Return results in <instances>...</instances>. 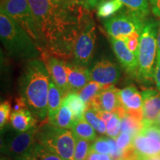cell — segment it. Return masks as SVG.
<instances>
[{
    "label": "cell",
    "instance_id": "4dcf8cb0",
    "mask_svg": "<svg viewBox=\"0 0 160 160\" xmlns=\"http://www.w3.org/2000/svg\"><path fill=\"white\" fill-rule=\"evenodd\" d=\"M28 160H62L59 156L47 150L39 143L36 147L33 154Z\"/></svg>",
    "mask_w": 160,
    "mask_h": 160
},
{
    "label": "cell",
    "instance_id": "277c9868",
    "mask_svg": "<svg viewBox=\"0 0 160 160\" xmlns=\"http://www.w3.org/2000/svg\"><path fill=\"white\" fill-rule=\"evenodd\" d=\"M158 30L159 22L153 19L146 20L140 36L137 56V78L145 84L154 81L157 59Z\"/></svg>",
    "mask_w": 160,
    "mask_h": 160
},
{
    "label": "cell",
    "instance_id": "ab89813d",
    "mask_svg": "<svg viewBox=\"0 0 160 160\" xmlns=\"http://www.w3.org/2000/svg\"><path fill=\"white\" fill-rule=\"evenodd\" d=\"M144 160H160V155L154 156V157H142Z\"/></svg>",
    "mask_w": 160,
    "mask_h": 160
},
{
    "label": "cell",
    "instance_id": "836d02e7",
    "mask_svg": "<svg viewBox=\"0 0 160 160\" xmlns=\"http://www.w3.org/2000/svg\"><path fill=\"white\" fill-rule=\"evenodd\" d=\"M11 114V106L8 101L2 102L0 105V127L1 131L7 125Z\"/></svg>",
    "mask_w": 160,
    "mask_h": 160
},
{
    "label": "cell",
    "instance_id": "74e56055",
    "mask_svg": "<svg viewBox=\"0 0 160 160\" xmlns=\"http://www.w3.org/2000/svg\"><path fill=\"white\" fill-rule=\"evenodd\" d=\"M160 62V18L159 21V30H158L157 37V63Z\"/></svg>",
    "mask_w": 160,
    "mask_h": 160
},
{
    "label": "cell",
    "instance_id": "3957f363",
    "mask_svg": "<svg viewBox=\"0 0 160 160\" xmlns=\"http://www.w3.org/2000/svg\"><path fill=\"white\" fill-rule=\"evenodd\" d=\"M0 37L10 57L15 59L30 60L42 57V52L27 31L13 19L1 11Z\"/></svg>",
    "mask_w": 160,
    "mask_h": 160
},
{
    "label": "cell",
    "instance_id": "7a4b0ae2",
    "mask_svg": "<svg viewBox=\"0 0 160 160\" xmlns=\"http://www.w3.org/2000/svg\"><path fill=\"white\" fill-rule=\"evenodd\" d=\"M51 77L43 60L27 61L19 80V97L39 122L48 118V97Z\"/></svg>",
    "mask_w": 160,
    "mask_h": 160
},
{
    "label": "cell",
    "instance_id": "f35d334b",
    "mask_svg": "<svg viewBox=\"0 0 160 160\" xmlns=\"http://www.w3.org/2000/svg\"><path fill=\"white\" fill-rule=\"evenodd\" d=\"M62 1L66 2H69V3L77 4V5H84V6H86V7H88V8H90L86 0H62Z\"/></svg>",
    "mask_w": 160,
    "mask_h": 160
},
{
    "label": "cell",
    "instance_id": "30bf717a",
    "mask_svg": "<svg viewBox=\"0 0 160 160\" xmlns=\"http://www.w3.org/2000/svg\"><path fill=\"white\" fill-rule=\"evenodd\" d=\"M91 80L103 85H113L121 77V71L117 64L108 59L96 61L89 68Z\"/></svg>",
    "mask_w": 160,
    "mask_h": 160
},
{
    "label": "cell",
    "instance_id": "60d3db41",
    "mask_svg": "<svg viewBox=\"0 0 160 160\" xmlns=\"http://www.w3.org/2000/svg\"><path fill=\"white\" fill-rule=\"evenodd\" d=\"M155 122L157 123V124H158V125H159L160 126V114L159 115V117H158V118L157 119V120H156Z\"/></svg>",
    "mask_w": 160,
    "mask_h": 160
},
{
    "label": "cell",
    "instance_id": "ac0fdd59",
    "mask_svg": "<svg viewBox=\"0 0 160 160\" xmlns=\"http://www.w3.org/2000/svg\"><path fill=\"white\" fill-rule=\"evenodd\" d=\"M37 121L28 107L12 111L10 117L11 126L18 132H25L34 128Z\"/></svg>",
    "mask_w": 160,
    "mask_h": 160
},
{
    "label": "cell",
    "instance_id": "cb8c5ba5",
    "mask_svg": "<svg viewBox=\"0 0 160 160\" xmlns=\"http://www.w3.org/2000/svg\"><path fill=\"white\" fill-rule=\"evenodd\" d=\"M122 7L123 4L120 0H105L98 5L97 16L102 19H109Z\"/></svg>",
    "mask_w": 160,
    "mask_h": 160
},
{
    "label": "cell",
    "instance_id": "8d00e7d4",
    "mask_svg": "<svg viewBox=\"0 0 160 160\" xmlns=\"http://www.w3.org/2000/svg\"><path fill=\"white\" fill-rule=\"evenodd\" d=\"M154 82L158 91L160 92V62L157 63L154 73Z\"/></svg>",
    "mask_w": 160,
    "mask_h": 160
},
{
    "label": "cell",
    "instance_id": "8fae6325",
    "mask_svg": "<svg viewBox=\"0 0 160 160\" xmlns=\"http://www.w3.org/2000/svg\"><path fill=\"white\" fill-rule=\"evenodd\" d=\"M119 99L120 106L127 114L142 122V97L136 86L128 85L119 90Z\"/></svg>",
    "mask_w": 160,
    "mask_h": 160
},
{
    "label": "cell",
    "instance_id": "83f0119b",
    "mask_svg": "<svg viewBox=\"0 0 160 160\" xmlns=\"http://www.w3.org/2000/svg\"><path fill=\"white\" fill-rule=\"evenodd\" d=\"M76 138V147L73 160H88L91 151L90 142L87 140Z\"/></svg>",
    "mask_w": 160,
    "mask_h": 160
},
{
    "label": "cell",
    "instance_id": "f1b7e54d",
    "mask_svg": "<svg viewBox=\"0 0 160 160\" xmlns=\"http://www.w3.org/2000/svg\"><path fill=\"white\" fill-rule=\"evenodd\" d=\"M121 133V118L117 113L106 122V135L116 139Z\"/></svg>",
    "mask_w": 160,
    "mask_h": 160
},
{
    "label": "cell",
    "instance_id": "44dd1931",
    "mask_svg": "<svg viewBox=\"0 0 160 160\" xmlns=\"http://www.w3.org/2000/svg\"><path fill=\"white\" fill-rule=\"evenodd\" d=\"M75 137L87 140L88 142L95 141L97 139L95 129L91 125L85 118L74 122L71 128Z\"/></svg>",
    "mask_w": 160,
    "mask_h": 160
},
{
    "label": "cell",
    "instance_id": "1f68e13d",
    "mask_svg": "<svg viewBox=\"0 0 160 160\" xmlns=\"http://www.w3.org/2000/svg\"><path fill=\"white\" fill-rule=\"evenodd\" d=\"M133 136L126 132H121L118 137L116 139L117 145L120 151L124 153L132 148Z\"/></svg>",
    "mask_w": 160,
    "mask_h": 160
},
{
    "label": "cell",
    "instance_id": "8992f818",
    "mask_svg": "<svg viewBox=\"0 0 160 160\" xmlns=\"http://www.w3.org/2000/svg\"><path fill=\"white\" fill-rule=\"evenodd\" d=\"M38 130L34 128L25 132H18L13 128L4 131L1 138L2 153L13 160H28L39 143Z\"/></svg>",
    "mask_w": 160,
    "mask_h": 160
},
{
    "label": "cell",
    "instance_id": "e0dca14e",
    "mask_svg": "<svg viewBox=\"0 0 160 160\" xmlns=\"http://www.w3.org/2000/svg\"><path fill=\"white\" fill-rule=\"evenodd\" d=\"M132 148L141 157L160 155V141L156 138L139 133L133 137Z\"/></svg>",
    "mask_w": 160,
    "mask_h": 160
},
{
    "label": "cell",
    "instance_id": "6da1fadb",
    "mask_svg": "<svg viewBox=\"0 0 160 160\" xmlns=\"http://www.w3.org/2000/svg\"><path fill=\"white\" fill-rule=\"evenodd\" d=\"M34 16L42 57L69 59L79 36L92 17L89 8L62 0H28Z\"/></svg>",
    "mask_w": 160,
    "mask_h": 160
},
{
    "label": "cell",
    "instance_id": "e575fe53",
    "mask_svg": "<svg viewBox=\"0 0 160 160\" xmlns=\"http://www.w3.org/2000/svg\"><path fill=\"white\" fill-rule=\"evenodd\" d=\"M88 160H112V157L108 154H102L94 151H90Z\"/></svg>",
    "mask_w": 160,
    "mask_h": 160
},
{
    "label": "cell",
    "instance_id": "b9f144b4",
    "mask_svg": "<svg viewBox=\"0 0 160 160\" xmlns=\"http://www.w3.org/2000/svg\"><path fill=\"white\" fill-rule=\"evenodd\" d=\"M112 160H114V159H112Z\"/></svg>",
    "mask_w": 160,
    "mask_h": 160
},
{
    "label": "cell",
    "instance_id": "d590c367",
    "mask_svg": "<svg viewBox=\"0 0 160 160\" xmlns=\"http://www.w3.org/2000/svg\"><path fill=\"white\" fill-rule=\"evenodd\" d=\"M151 9L156 17L160 18V0H148Z\"/></svg>",
    "mask_w": 160,
    "mask_h": 160
},
{
    "label": "cell",
    "instance_id": "603a6c76",
    "mask_svg": "<svg viewBox=\"0 0 160 160\" xmlns=\"http://www.w3.org/2000/svg\"><path fill=\"white\" fill-rule=\"evenodd\" d=\"M74 122L71 110L69 107L62 103L54 120L52 122L51 125L61 128L69 129L71 128Z\"/></svg>",
    "mask_w": 160,
    "mask_h": 160
},
{
    "label": "cell",
    "instance_id": "ffe728a7",
    "mask_svg": "<svg viewBox=\"0 0 160 160\" xmlns=\"http://www.w3.org/2000/svg\"><path fill=\"white\" fill-rule=\"evenodd\" d=\"M62 103L71 110L74 121L85 118V113L88 108V105L79 97L78 92L70 91L64 97Z\"/></svg>",
    "mask_w": 160,
    "mask_h": 160
},
{
    "label": "cell",
    "instance_id": "52a82bcc",
    "mask_svg": "<svg viewBox=\"0 0 160 160\" xmlns=\"http://www.w3.org/2000/svg\"><path fill=\"white\" fill-rule=\"evenodd\" d=\"M1 11L15 19L31 36L41 51V45L34 16L28 0H2Z\"/></svg>",
    "mask_w": 160,
    "mask_h": 160
},
{
    "label": "cell",
    "instance_id": "d4e9b609",
    "mask_svg": "<svg viewBox=\"0 0 160 160\" xmlns=\"http://www.w3.org/2000/svg\"><path fill=\"white\" fill-rule=\"evenodd\" d=\"M108 85H103L97 82L90 81L87 85H85L81 90L78 91L79 97L85 102L87 105H88L96 96H97L104 88Z\"/></svg>",
    "mask_w": 160,
    "mask_h": 160
},
{
    "label": "cell",
    "instance_id": "4316f807",
    "mask_svg": "<svg viewBox=\"0 0 160 160\" xmlns=\"http://www.w3.org/2000/svg\"><path fill=\"white\" fill-rule=\"evenodd\" d=\"M85 119L91 124L96 131L100 134H106V122L100 117L97 111L91 108H88L85 113Z\"/></svg>",
    "mask_w": 160,
    "mask_h": 160
},
{
    "label": "cell",
    "instance_id": "7402d4cb",
    "mask_svg": "<svg viewBox=\"0 0 160 160\" xmlns=\"http://www.w3.org/2000/svg\"><path fill=\"white\" fill-rule=\"evenodd\" d=\"M128 8V11L131 12L145 19L151 11V5L148 0H120Z\"/></svg>",
    "mask_w": 160,
    "mask_h": 160
},
{
    "label": "cell",
    "instance_id": "5b68a950",
    "mask_svg": "<svg viewBox=\"0 0 160 160\" xmlns=\"http://www.w3.org/2000/svg\"><path fill=\"white\" fill-rule=\"evenodd\" d=\"M37 140L45 148L62 160H73L76 138L71 130L45 123L38 130Z\"/></svg>",
    "mask_w": 160,
    "mask_h": 160
},
{
    "label": "cell",
    "instance_id": "f546056e",
    "mask_svg": "<svg viewBox=\"0 0 160 160\" xmlns=\"http://www.w3.org/2000/svg\"><path fill=\"white\" fill-rule=\"evenodd\" d=\"M91 151H94L102 154L111 156V144L110 137H99L91 145Z\"/></svg>",
    "mask_w": 160,
    "mask_h": 160
},
{
    "label": "cell",
    "instance_id": "d6a6232c",
    "mask_svg": "<svg viewBox=\"0 0 160 160\" xmlns=\"http://www.w3.org/2000/svg\"><path fill=\"white\" fill-rule=\"evenodd\" d=\"M141 33H132L131 35L128 36V37H125L119 39L125 42L128 49L132 53H134L137 56V57L138 56V50H139V39Z\"/></svg>",
    "mask_w": 160,
    "mask_h": 160
},
{
    "label": "cell",
    "instance_id": "2e32d148",
    "mask_svg": "<svg viewBox=\"0 0 160 160\" xmlns=\"http://www.w3.org/2000/svg\"><path fill=\"white\" fill-rule=\"evenodd\" d=\"M65 67L71 91H79L91 81L89 68L75 62H65Z\"/></svg>",
    "mask_w": 160,
    "mask_h": 160
},
{
    "label": "cell",
    "instance_id": "d6986e66",
    "mask_svg": "<svg viewBox=\"0 0 160 160\" xmlns=\"http://www.w3.org/2000/svg\"><path fill=\"white\" fill-rule=\"evenodd\" d=\"M65 95L51 79L48 97V118L45 123L51 124L62 105Z\"/></svg>",
    "mask_w": 160,
    "mask_h": 160
},
{
    "label": "cell",
    "instance_id": "484cf974",
    "mask_svg": "<svg viewBox=\"0 0 160 160\" xmlns=\"http://www.w3.org/2000/svg\"><path fill=\"white\" fill-rule=\"evenodd\" d=\"M142 128V122L126 114L121 119V132H126L134 137Z\"/></svg>",
    "mask_w": 160,
    "mask_h": 160
},
{
    "label": "cell",
    "instance_id": "4fadbf2b",
    "mask_svg": "<svg viewBox=\"0 0 160 160\" xmlns=\"http://www.w3.org/2000/svg\"><path fill=\"white\" fill-rule=\"evenodd\" d=\"M119 91L113 85H108L93 98L88 108L97 111L115 112L120 107Z\"/></svg>",
    "mask_w": 160,
    "mask_h": 160
},
{
    "label": "cell",
    "instance_id": "5bb4252c",
    "mask_svg": "<svg viewBox=\"0 0 160 160\" xmlns=\"http://www.w3.org/2000/svg\"><path fill=\"white\" fill-rule=\"evenodd\" d=\"M111 42L116 57L123 68L130 75L137 77L138 59L137 56L130 51L123 40L111 37Z\"/></svg>",
    "mask_w": 160,
    "mask_h": 160
},
{
    "label": "cell",
    "instance_id": "ba28073f",
    "mask_svg": "<svg viewBox=\"0 0 160 160\" xmlns=\"http://www.w3.org/2000/svg\"><path fill=\"white\" fill-rule=\"evenodd\" d=\"M146 20L130 11L121 12L105 21L106 31L111 37L121 39L132 33H142Z\"/></svg>",
    "mask_w": 160,
    "mask_h": 160
},
{
    "label": "cell",
    "instance_id": "9c48e42d",
    "mask_svg": "<svg viewBox=\"0 0 160 160\" xmlns=\"http://www.w3.org/2000/svg\"><path fill=\"white\" fill-rule=\"evenodd\" d=\"M96 40V25L91 18L81 32L73 47V57L76 63L85 67L88 66L94 53Z\"/></svg>",
    "mask_w": 160,
    "mask_h": 160
},
{
    "label": "cell",
    "instance_id": "9a60e30c",
    "mask_svg": "<svg viewBox=\"0 0 160 160\" xmlns=\"http://www.w3.org/2000/svg\"><path fill=\"white\" fill-rule=\"evenodd\" d=\"M142 123L155 122L160 114V92L148 88L142 91Z\"/></svg>",
    "mask_w": 160,
    "mask_h": 160
},
{
    "label": "cell",
    "instance_id": "7c38bea8",
    "mask_svg": "<svg viewBox=\"0 0 160 160\" xmlns=\"http://www.w3.org/2000/svg\"><path fill=\"white\" fill-rule=\"evenodd\" d=\"M42 59H44V62L48 70L51 79L65 97L70 91H71L68 81V76L65 67V62L51 55L43 56Z\"/></svg>",
    "mask_w": 160,
    "mask_h": 160
}]
</instances>
